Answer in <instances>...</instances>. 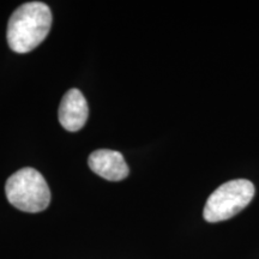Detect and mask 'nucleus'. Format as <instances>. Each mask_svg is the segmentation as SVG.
<instances>
[{"instance_id":"20e7f679","label":"nucleus","mask_w":259,"mask_h":259,"mask_svg":"<svg viewBox=\"0 0 259 259\" xmlns=\"http://www.w3.org/2000/svg\"><path fill=\"white\" fill-rule=\"evenodd\" d=\"M88 164L94 173L109 181L124 180L130 173L122 154L109 149H100L90 154Z\"/></svg>"},{"instance_id":"7ed1b4c3","label":"nucleus","mask_w":259,"mask_h":259,"mask_svg":"<svg viewBox=\"0 0 259 259\" xmlns=\"http://www.w3.org/2000/svg\"><path fill=\"white\" fill-rule=\"evenodd\" d=\"M254 192V185L250 180L235 179L223 184L206 200L204 219L211 223L232 219L250 204Z\"/></svg>"},{"instance_id":"f257e3e1","label":"nucleus","mask_w":259,"mask_h":259,"mask_svg":"<svg viewBox=\"0 0 259 259\" xmlns=\"http://www.w3.org/2000/svg\"><path fill=\"white\" fill-rule=\"evenodd\" d=\"M52 25L50 6L41 2L25 3L16 10L8 23V42L12 51L28 53L46 38Z\"/></svg>"},{"instance_id":"39448f33","label":"nucleus","mask_w":259,"mask_h":259,"mask_svg":"<svg viewBox=\"0 0 259 259\" xmlns=\"http://www.w3.org/2000/svg\"><path fill=\"white\" fill-rule=\"evenodd\" d=\"M89 108L85 97L78 89H70L65 94L59 106V121L70 132L79 131L85 125Z\"/></svg>"},{"instance_id":"f03ea898","label":"nucleus","mask_w":259,"mask_h":259,"mask_svg":"<svg viewBox=\"0 0 259 259\" xmlns=\"http://www.w3.org/2000/svg\"><path fill=\"white\" fill-rule=\"evenodd\" d=\"M8 200L15 208L25 212H40L50 205L51 191L40 171L22 168L6 181Z\"/></svg>"}]
</instances>
